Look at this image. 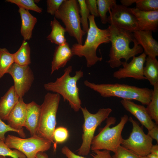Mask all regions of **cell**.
<instances>
[{
  "label": "cell",
  "mask_w": 158,
  "mask_h": 158,
  "mask_svg": "<svg viewBox=\"0 0 158 158\" xmlns=\"http://www.w3.org/2000/svg\"><path fill=\"white\" fill-rule=\"evenodd\" d=\"M143 68V75L151 85L158 83V61L156 58L147 56Z\"/></svg>",
  "instance_id": "23"
},
{
  "label": "cell",
  "mask_w": 158,
  "mask_h": 158,
  "mask_svg": "<svg viewBox=\"0 0 158 158\" xmlns=\"http://www.w3.org/2000/svg\"><path fill=\"white\" fill-rule=\"evenodd\" d=\"M120 102L124 108L136 117L148 130L152 129L156 124L153 121L144 106L126 99L121 100Z\"/></svg>",
  "instance_id": "15"
},
{
  "label": "cell",
  "mask_w": 158,
  "mask_h": 158,
  "mask_svg": "<svg viewBox=\"0 0 158 158\" xmlns=\"http://www.w3.org/2000/svg\"><path fill=\"white\" fill-rule=\"evenodd\" d=\"M133 33L135 39L142 47L146 55L152 58H156L158 56V42L153 37L152 32L137 30Z\"/></svg>",
  "instance_id": "16"
},
{
  "label": "cell",
  "mask_w": 158,
  "mask_h": 158,
  "mask_svg": "<svg viewBox=\"0 0 158 158\" xmlns=\"http://www.w3.org/2000/svg\"><path fill=\"white\" fill-rule=\"evenodd\" d=\"M147 134L152 139L155 140L158 142V127L157 124L151 129L148 130Z\"/></svg>",
  "instance_id": "38"
},
{
  "label": "cell",
  "mask_w": 158,
  "mask_h": 158,
  "mask_svg": "<svg viewBox=\"0 0 158 158\" xmlns=\"http://www.w3.org/2000/svg\"><path fill=\"white\" fill-rule=\"evenodd\" d=\"M0 158H6V157L0 155Z\"/></svg>",
  "instance_id": "43"
},
{
  "label": "cell",
  "mask_w": 158,
  "mask_h": 158,
  "mask_svg": "<svg viewBox=\"0 0 158 158\" xmlns=\"http://www.w3.org/2000/svg\"><path fill=\"white\" fill-rule=\"evenodd\" d=\"M20 97L12 86L0 99V118L6 121L12 110L18 102Z\"/></svg>",
  "instance_id": "20"
},
{
  "label": "cell",
  "mask_w": 158,
  "mask_h": 158,
  "mask_svg": "<svg viewBox=\"0 0 158 158\" xmlns=\"http://www.w3.org/2000/svg\"><path fill=\"white\" fill-rule=\"evenodd\" d=\"M92 151L94 153V155H92L93 158H112L110 151H109L97 150ZM61 152L67 158H86L75 154L66 146L62 148Z\"/></svg>",
  "instance_id": "28"
},
{
  "label": "cell",
  "mask_w": 158,
  "mask_h": 158,
  "mask_svg": "<svg viewBox=\"0 0 158 158\" xmlns=\"http://www.w3.org/2000/svg\"><path fill=\"white\" fill-rule=\"evenodd\" d=\"M13 54L14 63L20 65H29L31 63L30 48L26 41L24 40L18 50Z\"/></svg>",
  "instance_id": "24"
},
{
  "label": "cell",
  "mask_w": 158,
  "mask_h": 158,
  "mask_svg": "<svg viewBox=\"0 0 158 158\" xmlns=\"http://www.w3.org/2000/svg\"><path fill=\"white\" fill-rule=\"evenodd\" d=\"M108 28L111 47L107 62L111 68L122 65V59L127 62L130 58L143 52L142 48L138 43L133 32L110 25Z\"/></svg>",
  "instance_id": "1"
},
{
  "label": "cell",
  "mask_w": 158,
  "mask_h": 158,
  "mask_svg": "<svg viewBox=\"0 0 158 158\" xmlns=\"http://www.w3.org/2000/svg\"><path fill=\"white\" fill-rule=\"evenodd\" d=\"M50 25L51 31L47 37V40L58 45H63L66 42L65 37V32H66V29L55 17L53 20L51 21Z\"/></svg>",
  "instance_id": "22"
},
{
  "label": "cell",
  "mask_w": 158,
  "mask_h": 158,
  "mask_svg": "<svg viewBox=\"0 0 158 158\" xmlns=\"http://www.w3.org/2000/svg\"><path fill=\"white\" fill-rule=\"evenodd\" d=\"M85 1L91 15L94 16L95 17L99 16L97 0H86Z\"/></svg>",
  "instance_id": "37"
},
{
  "label": "cell",
  "mask_w": 158,
  "mask_h": 158,
  "mask_svg": "<svg viewBox=\"0 0 158 158\" xmlns=\"http://www.w3.org/2000/svg\"><path fill=\"white\" fill-rule=\"evenodd\" d=\"M85 85L99 93L104 97H116L126 99L135 100L142 104L147 105L150 102L152 90L118 83L95 84L85 80Z\"/></svg>",
  "instance_id": "3"
},
{
  "label": "cell",
  "mask_w": 158,
  "mask_h": 158,
  "mask_svg": "<svg viewBox=\"0 0 158 158\" xmlns=\"http://www.w3.org/2000/svg\"><path fill=\"white\" fill-rule=\"evenodd\" d=\"M135 8L143 11H158V0H138Z\"/></svg>",
  "instance_id": "32"
},
{
  "label": "cell",
  "mask_w": 158,
  "mask_h": 158,
  "mask_svg": "<svg viewBox=\"0 0 158 158\" xmlns=\"http://www.w3.org/2000/svg\"><path fill=\"white\" fill-rule=\"evenodd\" d=\"M8 73L13 78L16 92L20 98H23L30 88L34 79L30 67L29 65L21 66L14 63Z\"/></svg>",
  "instance_id": "12"
},
{
  "label": "cell",
  "mask_w": 158,
  "mask_h": 158,
  "mask_svg": "<svg viewBox=\"0 0 158 158\" xmlns=\"http://www.w3.org/2000/svg\"><path fill=\"white\" fill-rule=\"evenodd\" d=\"M27 115L24 127L29 132L31 136L37 135L39 124L40 105L34 101L27 104Z\"/></svg>",
  "instance_id": "19"
},
{
  "label": "cell",
  "mask_w": 158,
  "mask_h": 158,
  "mask_svg": "<svg viewBox=\"0 0 158 158\" xmlns=\"http://www.w3.org/2000/svg\"><path fill=\"white\" fill-rule=\"evenodd\" d=\"M21 20L20 33L24 40H29L32 37V31L36 23V18L32 15L28 10L19 8Z\"/></svg>",
  "instance_id": "21"
},
{
  "label": "cell",
  "mask_w": 158,
  "mask_h": 158,
  "mask_svg": "<svg viewBox=\"0 0 158 158\" xmlns=\"http://www.w3.org/2000/svg\"><path fill=\"white\" fill-rule=\"evenodd\" d=\"M72 71L71 66L66 67L63 74L54 82H50L44 85V89L61 96L64 101H67L71 107L75 111L78 112L81 108L82 102L79 97L78 81L83 76L81 70L76 71L75 75L71 76Z\"/></svg>",
  "instance_id": "4"
},
{
  "label": "cell",
  "mask_w": 158,
  "mask_h": 158,
  "mask_svg": "<svg viewBox=\"0 0 158 158\" xmlns=\"http://www.w3.org/2000/svg\"><path fill=\"white\" fill-rule=\"evenodd\" d=\"M14 63L13 54L5 48H0V79L8 73Z\"/></svg>",
  "instance_id": "26"
},
{
  "label": "cell",
  "mask_w": 158,
  "mask_h": 158,
  "mask_svg": "<svg viewBox=\"0 0 158 158\" xmlns=\"http://www.w3.org/2000/svg\"><path fill=\"white\" fill-rule=\"evenodd\" d=\"M64 0H47V12L52 15H54L59 9Z\"/></svg>",
  "instance_id": "36"
},
{
  "label": "cell",
  "mask_w": 158,
  "mask_h": 158,
  "mask_svg": "<svg viewBox=\"0 0 158 158\" xmlns=\"http://www.w3.org/2000/svg\"><path fill=\"white\" fill-rule=\"evenodd\" d=\"M6 2L14 4L27 10H31L38 13L42 11V9L35 4L36 1L34 0H6Z\"/></svg>",
  "instance_id": "30"
},
{
  "label": "cell",
  "mask_w": 158,
  "mask_h": 158,
  "mask_svg": "<svg viewBox=\"0 0 158 158\" xmlns=\"http://www.w3.org/2000/svg\"><path fill=\"white\" fill-rule=\"evenodd\" d=\"M9 131L16 132L22 138H25L26 137L23 129L20 130L14 129L11 128L8 124L5 123L0 118V140L5 142L6 139L5 134Z\"/></svg>",
  "instance_id": "34"
},
{
  "label": "cell",
  "mask_w": 158,
  "mask_h": 158,
  "mask_svg": "<svg viewBox=\"0 0 158 158\" xmlns=\"http://www.w3.org/2000/svg\"><path fill=\"white\" fill-rule=\"evenodd\" d=\"M94 16L90 15L88 17L89 26L86 39L84 44L80 45L75 43L71 48L73 55L80 57L84 56L87 61V66L90 68L95 65L102 58L98 57L96 51L101 44L110 42L109 29H102L97 26Z\"/></svg>",
  "instance_id": "2"
},
{
  "label": "cell",
  "mask_w": 158,
  "mask_h": 158,
  "mask_svg": "<svg viewBox=\"0 0 158 158\" xmlns=\"http://www.w3.org/2000/svg\"><path fill=\"white\" fill-rule=\"evenodd\" d=\"M108 12L107 22L110 25L133 32L138 30L136 18L129 8L116 4Z\"/></svg>",
  "instance_id": "11"
},
{
  "label": "cell",
  "mask_w": 158,
  "mask_h": 158,
  "mask_svg": "<svg viewBox=\"0 0 158 158\" xmlns=\"http://www.w3.org/2000/svg\"><path fill=\"white\" fill-rule=\"evenodd\" d=\"M112 158H139L140 157L121 145L117 148Z\"/></svg>",
  "instance_id": "35"
},
{
  "label": "cell",
  "mask_w": 158,
  "mask_h": 158,
  "mask_svg": "<svg viewBox=\"0 0 158 158\" xmlns=\"http://www.w3.org/2000/svg\"><path fill=\"white\" fill-rule=\"evenodd\" d=\"M138 0H121L120 1L121 5L125 7H128L134 3H136Z\"/></svg>",
  "instance_id": "39"
},
{
  "label": "cell",
  "mask_w": 158,
  "mask_h": 158,
  "mask_svg": "<svg viewBox=\"0 0 158 158\" xmlns=\"http://www.w3.org/2000/svg\"><path fill=\"white\" fill-rule=\"evenodd\" d=\"M4 142L10 148L20 151L27 158H35L38 152L49 150L52 143L50 141L37 135L26 138L8 134Z\"/></svg>",
  "instance_id": "9"
},
{
  "label": "cell",
  "mask_w": 158,
  "mask_h": 158,
  "mask_svg": "<svg viewBox=\"0 0 158 158\" xmlns=\"http://www.w3.org/2000/svg\"><path fill=\"white\" fill-rule=\"evenodd\" d=\"M150 153L158 156V145L157 144L152 145Z\"/></svg>",
  "instance_id": "40"
},
{
  "label": "cell",
  "mask_w": 158,
  "mask_h": 158,
  "mask_svg": "<svg viewBox=\"0 0 158 158\" xmlns=\"http://www.w3.org/2000/svg\"><path fill=\"white\" fill-rule=\"evenodd\" d=\"M128 120L132 124V131L128 138L123 139L121 145L140 157L147 156L153 145V139L144 133L139 124L131 117Z\"/></svg>",
  "instance_id": "10"
},
{
  "label": "cell",
  "mask_w": 158,
  "mask_h": 158,
  "mask_svg": "<svg viewBox=\"0 0 158 158\" xmlns=\"http://www.w3.org/2000/svg\"><path fill=\"white\" fill-rule=\"evenodd\" d=\"M61 96L56 93L48 92L40 105L39 124L37 135L50 141L54 144V150L57 146L54 141L53 135L56 124V115Z\"/></svg>",
  "instance_id": "6"
},
{
  "label": "cell",
  "mask_w": 158,
  "mask_h": 158,
  "mask_svg": "<svg viewBox=\"0 0 158 158\" xmlns=\"http://www.w3.org/2000/svg\"><path fill=\"white\" fill-rule=\"evenodd\" d=\"M150 101L146 107L151 119L158 123V83L153 86Z\"/></svg>",
  "instance_id": "25"
},
{
  "label": "cell",
  "mask_w": 158,
  "mask_h": 158,
  "mask_svg": "<svg viewBox=\"0 0 158 158\" xmlns=\"http://www.w3.org/2000/svg\"><path fill=\"white\" fill-rule=\"evenodd\" d=\"M79 7L77 0H64L55 13V17L64 23L66 32L83 44V37L86 33L81 28Z\"/></svg>",
  "instance_id": "7"
},
{
  "label": "cell",
  "mask_w": 158,
  "mask_h": 158,
  "mask_svg": "<svg viewBox=\"0 0 158 158\" xmlns=\"http://www.w3.org/2000/svg\"><path fill=\"white\" fill-rule=\"evenodd\" d=\"M0 155L9 156L13 158H27L22 152L16 149L12 150L4 141L1 140H0Z\"/></svg>",
  "instance_id": "31"
},
{
  "label": "cell",
  "mask_w": 158,
  "mask_h": 158,
  "mask_svg": "<svg viewBox=\"0 0 158 158\" xmlns=\"http://www.w3.org/2000/svg\"><path fill=\"white\" fill-rule=\"evenodd\" d=\"M27 115V104L24 102L23 98H20L7 117V124L16 130L23 129Z\"/></svg>",
  "instance_id": "17"
},
{
  "label": "cell",
  "mask_w": 158,
  "mask_h": 158,
  "mask_svg": "<svg viewBox=\"0 0 158 158\" xmlns=\"http://www.w3.org/2000/svg\"><path fill=\"white\" fill-rule=\"evenodd\" d=\"M98 12L101 22L103 24L107 23V13L116 4L115 0H97Z\"/></svg>",
  "instance_id": "27"
},
{
  "label": "cell",
  "mask_w": 158,
  "mask_h": 158,
  "mask_svg": "<svg viewBox=\"0 0 158 158\" xmlns=\"http://www.w3.org/2000/svg\"><path fill=\"white\" fill-rule=\"evenodd\" d=\"M80 109L84 118L82 142L77 151L79 155L86 156L89 154L91 150L92 142L96 128L109 117L112 110L110 108H101L96 113L92 114L85 107H81Z\"/></svg>",
  "instance_id": "8"
},
{
  "label": "cell",
  "mask_w": 158,
  "mask_h": 158,
  "mask_svg": "<svg viewBox=\"0 0 158 158\" xmlns=\"http://www.w3.org/2000/svg\"><path fill=\"white\" fill-rule=\"evenodd\" d=\"M147 158H158V156L150 153L147 155Z\"/></svg>",
  "instance_id": "42"
},
{
  "label": "cell",
  "mask_w": 158,
  "mask_h": 158,
  "mask_svg": "<svg viewBox=\"0 0 158 158\" xmlns=\"http://www.w3.org/2000/svg\"><path fill=\"white\" fill-rule=\"evenodd\" d=\"M128 117L125 114L121 117L120 122L111 128L115 123L116 119L113 116L108 117L106 125L100 129L99 133L94 136L92 141L90 150H106L115 153L118 147L121 145L123 139L121 135L124 126L128 120Z\"/></svg>",
  "instance_id": "5"
},
{
  "label": "cell",
  "mask_w": 158,
  "mask_h": 158,
  "mask_svg": "<svg viewBox=\"0 0 158 158\" xmlns=\"http://www.w3.org/2000/svg\"><path fill=\"white\" fill-rule=\"evenodd\" d=\"M139 158H147V156L140 157Z\"/></svg>",
  "instance_id": "44"
},
{
  "label": "cell",
  "mask_w": 158,
  "mask_h": 158,
  "mask_svg": "<svg viewBox=\"0 0 158 158\" xmlns=\"http://www.w3.org/2000/svg\"><path fill=\"white\" fill-rule=\"evenodd\" d=\"M73 55L71 49L67 42L63 45L56 46L51 62V74L64 67Z\"/></svg>",
  "instance_id": "18"
},
{
  "label": "cell",
  "mask_w": 158,
  "mask_h": 158,
  "mask_svg": "<svg viewBox=\"0 0 158 158\" xmlns=\"http://www.w3.org/2000/svg\"><path fill=\"white\" fill-rule=\"evenodd\" d=\"M77 1L79 7V13L81 16L80 19L82 27V29L83 31L87 33L89 28L88 20L90 13L85 0H78Z\"/></svg>",
  "instance_id": "29"
},
{
  "label": "cell",
  "mask_w": 158,
  "mask_h": 158,
  "mask_svg": "<svg viewBox=\"0 0 158 158\" xmlns=\"http://www.w3.org/2000/svg\"><path fill=\"white\" fill-rule=\"evenodd\" d=\"M146 56L143 52L139 56L133 57L129 63L122 61L123 67L114 72L113 77L118 79L130 78L138 80H146L143 75V68Z\"/></svg>",
  "instance_id": "13"
},
{
  "label": "cell",
  "mask_w": 158,
  "mask_h": 158,
  "mask_svg": "<svg viewBox=\"0 0 158 158\" xmlns=\"http://www.w3.org/2000/svg\"><path fill=\"white\" fill-rule=\"evenodd\" d=\"M68 129L63 126H59L55 128L53 133V139L56 146L57 143L65 142L68 139Z\"/></svg>",
  "instance_id": "33"
},
{
  "label": "cell",
  "mask_w": 158,
  "mask_h": 158,
  "mask_svg": "<svg viewBox=\"0 0 158 158\" xmlns=\"http://www.w3.org/2000/svg\"><path fill=\"white\" fill-rule=\"evenodd\" d=\"M138 22V30L157 32L158 29V11H143L129 8Z\"/></svg>",
  "instance_id": "14"
},
{
  "label": "cell",
  "mask_w": 158,
  "mask_h": 158,
  "mask_svg": "<svg viewBox=\"0 0 158 158\" xmlns=\"http://www.w3.org/2000/svg\"><path fill=\"white\" fill-rule=\"evenodd\" d=\"M35 158H48V156L44 152H40L37 154Z\"/></svg>",
  "instance_id": "41"
}]
</instances>
